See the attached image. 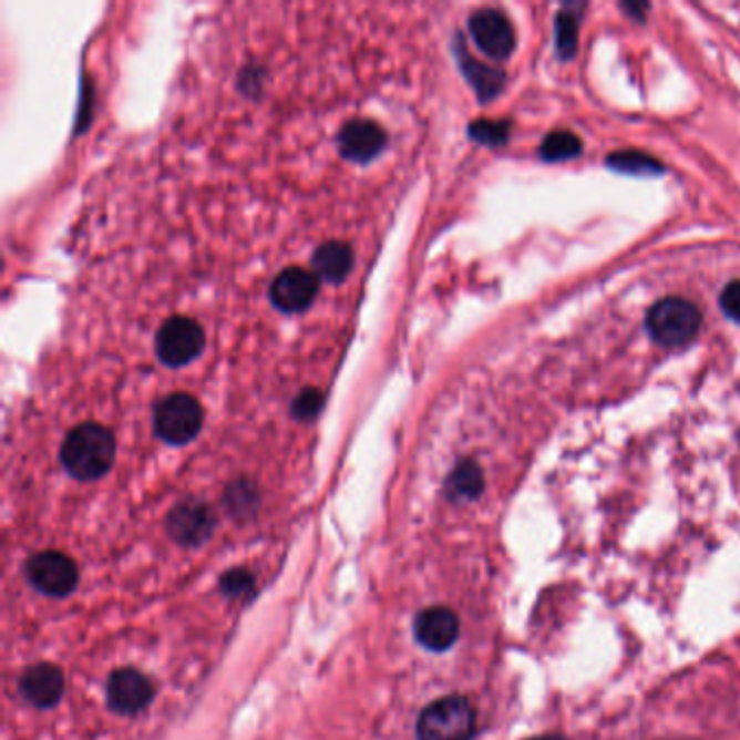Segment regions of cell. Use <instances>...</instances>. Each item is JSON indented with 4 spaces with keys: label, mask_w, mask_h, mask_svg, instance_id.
Here are the masks:
<instances>
[{
    "label": "cell",
    "mask_w": 740,
    "mask_h": 740,
    "mask_svg": "<svg viewBox=\"0 0 740 740\" xmlns=\"http://www.w3.org/2000/svg\"><path fill=\"white\" fill-rule=\"evenodd\" d=\"M61 461L79 480L103 477L115 461V439L101 423H79L61 445Z\"/></svg>",
    "instance_id": "1"
},
{
    "label": "cell",
    "mask_w": 740,
    "mask_h": 740,
    "mask_svg": "<svg viewBox=\"0 0 740 740\" xmlns=\"http://www.w3.org/2000/svg\"><path fill=\"white\" fill-rule=\"evenodd\" d=\"M645 323L656 343L680 348L690 343L701 330V311L685 298H665L649 309Z\"/></svg>",
    "instance_id": "2"
},
{
    "label": "cell",
    "mask_w": 740,
    "mask_h": 740,
    "mask_svg": "<svg viewBox=\"0 0 740 740\" xmlns=\"http://www.w3.org/2000/svg\"><path fill=\"white\" fill-rule=\"evenodd\" d=\"M476 712L465 697L452 695L430 703L418 721L420 740H472Z\"/></svg>",
    "instance_id": "3"
},
{
    "label": "cell",
    "mask_w": 740,
    "mask_h": 740,
    "mask_svg": "<svg viewBox=\"0 0 740 740\" xmlns=\"http://www.w3.org/2000/svg\"><path fill=\"white\" fill-rule=\"evenodd\" d=\"M205 423L203 404L189 393H172L155 409V430L172 445L189 443Z\"/></svg>",
    "instance_id": "4"
},
{
    "label": "cell",
    "mask_w": 740,
    "mask_h": 740,
    "mask_svg": "<svg viewBox=\"0 0 740 740\" xmlns=\"http://www.w3.org/2000/svg\"><path fill=\"white\" fill-rule=\"evenodd\" d=\"M207 335L203 326L192 318H169L157 332V357L167 368L189 366L205 350Z\"/></svg>",
    "instance_id": "5"
},
{
    "label": "cell",
    "mask_w": 740,
    "mask_h": 740,
    "mask_svg": "<svg viewBox=\"0 0 740 740\" xmlns=\"http://www.w3.org/2000/svg\"><path fill=\"white\" fill-rule=\"evenodd\" d=\"M319 291V278L305 267H287L271 282L269 296L276 309L282 314L307 311Z\"/></svg>",
    "instance_id": "6"
},
{
    "label": "cell",
    "mask_w": 740,
    "mask_h": 740,
    "mask_svg": "<svg viewBox=\"0 0 740 740\" xmlns=\"http://www.w3.org/2000/svg\"><path fill=\"white\" fill-rule=\"evenodd\" d=\"M470 33L477 49L491 59H508L517 47L511 20L497 9H480L470 18Z\"/></svg>",
    "instance_id": "7"
},
{
    "label": "cell",
    "mask_w": 740,
    "mask_h": 740,
    "mask_svg": "<svg viewBox=\"0 0 740 740\" xmlns=\"http://www.w3.org/2000/svg\"><path fill=\"white\" fill-rule=\"evenodd\" d=\"M27 576L35 588L53 597H63L72 593L79 580L76 565L65 554L59 552L35 554L27 565Z\"/></svg>",
    "instance_id": "8"
},
{
    "label": "cell",
    "mask_w": 740,
    "mask_h": 740,
    "mask_svg": "<svg viewBox=\"0 0 740 740\" xmlns=\"http://www.w3.org/2000/svg\"><path fill=\"white\" fill-rule=\"evenodd\" d=\"M155 695L151 680L135 669H120L109 678L106 701L120 715H135L144 710Z\"/></svg>",
    "instance_id": "9"
},
{
    "label": "cell",
    "mask_w": 740,
    "mask_h": 740,
    "mask_svg": "<svg viewBox=\"0 0 740 740\" xmlns=\"http://www.w3.org/2000/svg\"><path fill=\"white\" fill-rule=\"evenodd\" d=\"M415 636L423 647L432 651H445L459 638V617L443 606L425 608L418 615Z\"/></svg>",
    "instance_id": "10"
},
{
    "label": "cell",
    "mask_w": 740,
    "mask_h": 740,
    "mask_svg": "<svg viewBox=\"0 0 740 740\" xmlns=\"http://www.w3.org/2000/svg\"><path fill=\"white\" fill-rule=\"evenodd\" d=\"M63 687H65V680H63L61 669L54 665H47V662L31 667L20 680L22 695L38 708L54 706L59 697L63 695Z\"/></svg>",
    "instance_id": "11"
},
{
    "label": "cell",
    "mask_w": 740,
    "mask_h": 740,
    "mask_svg": "<svg viewBox=\"0 0 740 740\" xmlns=\"http://www.w3.org/2000/svg\"><path fill=\"white\" fill-rule=\"evenodd\" d=\"M384 131L380 124L376 122H366V120H357L350 122L339 137V148L343 153V157L352 161H370L376 157L382 146H384Z\"/></svg>",
    "instance_id": "12"
},
{
    "label": "cell",
    "mask_w": 740,
    "mask_h": 740,
    "mask_svg": "<svg viewBox=\"0 0 740 740\" xmlns=\"http://www.w3.org/2000/svg\"><path fill=\"white\" fill-rule=\"evenodd\" d=\"M212 511L203 504L189 502L172 511L169 515V532L181 543H201L212 534Z\"/></svg>",
    "instance_id": "13"
},
{
    "label": "cell",
    "mask_w": 740,
    "mask_h": 740,
    "mask_svg": "<svg viewBox=\"0 0 740 740\" xmlns=\"http://www.w3.org/2000/svg\"><path fill=\"white\" fill-rule=\"evenodd\" d=\"M354 267V253L348 244L332 241L319 246L314 255V274L326 282H341Z\"/></svg>",
    "instance_id": "14"
},
{
    "label": "cell",
    "mask_w": 740,
    "mask_h": 740,
    "mask_svg": "<svg viewBox=\"0 0 740 740\" xmlns=\"http://www.w3.org/2000/svg\"><path fill=\"white\" fill-rule=\"evenodd\" d=\"M582 4H567L556 16V49L563 59H572L578 51Z\"/></svg>",
    "instance_id": "15"
},
{
    "label": "cell",
    "mask_w": 740,
    "mask_h": 740,
    "mask_svg": "<svg viewBox=\"0 0 740 740\" xmlns=\"http://www.w3.org/2000/svg\"><path fill=\"white\" fill-rule=\"evenodd\" d=\"M582 153V142L580 137L572 131H552L541 148H538V155L541 160L549 161V163H556V161H567L578 157Z\"/></svg>",
    "instance_id": "16"
},
{
    "label": "cell",
    "mask_w": 740,
    "mask_h": 740,
    "mask_svg": "<svg viewBox=\"0 0 740 740\" xmlns=\"http://www.w3.org/2000/svg\"><path fill=\"white\" fill-rule=\"evenodd\" d=\"M606 165L610 169H615V172L636 174V176L660 174L665 169V165L660 161L654 160L651 155L640 153V151H619V153H613V155H608Z\"/></svg>",
    "instance_id": "17"
},
{
    "label": "cell",
    "mask_w": 740,
    "mask_h": 740,
    "mask_svg": "<svg viewBox=\"0 0 740 740\" xmlns=\"http://www.w3.org/2000/svg\"><path fill=\"white\" fill-rule=\"evenodd\" d=\"M450 495L456 500H474L482 493L484 486V477H482V470L477 467L476 463L465 461L461 463L454 474L450 476Z\"/></svg>",
    "instance_id": "18"
},
{
    "label": "cell",
    "mask_w": 740,
    "mask_h": 740,
    "mask_svg": "<svg viewBox=\"0 0 740 740\" xmlns=\"http://www.w3.org/2000/svg\"><path fill=\"white\" fill-rule=\"evenodd\" d=\"M465 72L470 76V81L476 85L477 94L486 101V99H493L495 94H500L502 85H504V74L493 70V68H486L484 63H480L476 59L467 56L465 54Z\"/></svg>",
    "instance_id": "19"
},
{
    "label": "cell",
    "mask_w": 740,
    "mask_h": 740,
    "mask_svg": "<svg viewBox=\"0 0 740 740\" xmlns=\"http://www.w3.org/2000/svg\"><path fill=\"white\" fill-rule=\"evenodd\" d=\"M472 133L476 135V140L484 142V144H504L508 140V133H511V124L508 122H476Z\"/></svg>",
    "instance_id": "20"
},
{
    "label": "cell",
    "mask_w": 740,
    "mask_h": 740,
    "mask_svg": "<svg viewBox=\"0 0 740 740\" xmlns=\"http://www.w3.org/2000/svg\"><path fill=\"white\" fill-rule=\"evenodd\" d=\"M719 302H721L723 314H726L728 318L734 319V321H739L740 323V280L730 282V285L723 289Z\"/></svg>",
    "instance_id": "21"
},
{
    "label": "cell",
    "mask_w": 740,
    "mask_h": 740,
    "mask_svg": "<svg viewBox=\"0 0 740 740\" xmlns=\"http://www.w3.org/2000/svg\"><path fill=\"white\" fill-rule=\"evenodd\" d=\"M222 586H224L226 593H230V595H239V593H244L246 588L253 586V576L246 574V572H241V569H237V572L224 576Z\"/></svg>",
    "instance_id": "22"
},
{
    "label": "cell",
    "mask_w": 740,
    "mask_h": 740,
    "mask_svg": "<svg viewBox=\"0 0 740 740\" xmlns=\"http://www.w3.org/2000/svg\"><path fill=\"white\" fill-rule=\"evenodd\" d=\"M624 9H628L636 20H643V11L647 9V4H624Z\"/></svg>",
    "instance_id": "23"
},
{
    "label": "cell",
    "mask_w": 740,
    "mask_h": 740,
    "mask_svg": "<svg viewBox=\"0 0 740 740\" xmlns=\"http://www.w3.org/2000/svg\"><path fill=\"white\" fill-rule=\"evenodd\" d=\"M530 740H567V739H561V737H538V739H530Z\"/></svg>",
    "instance_id": "24"
}]
</instances>
